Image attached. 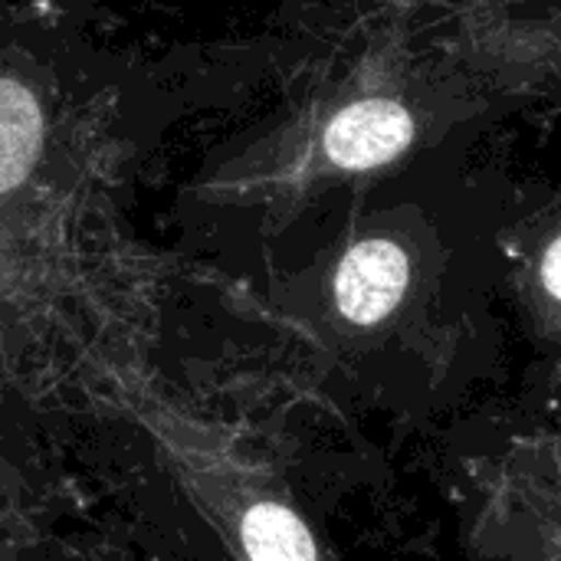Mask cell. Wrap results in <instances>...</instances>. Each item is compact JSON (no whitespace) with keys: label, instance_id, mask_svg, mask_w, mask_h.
<instances>
[{"label":"cell","instance_id":"3","mask_svg":"<svg viewBox=\"0 0 561 561\" xmlns=\"http://www.w3.org/2000/svg\"><path fill=\"white\" fill-rule=\"evenodd\" d=\"M43 141V118L33 92L0 79V191H13L33 168Z\"/></svg>","mask_w":561,"mask_h":561},{"label":"cell","instance_id":"4","mask_svg":"<svg viewBox=\"0 0 561 561\" xmlns=\"http://www.w3.org/2000/svg\"><path fill=\"white\" fill-rule=\"evenodd\" d=\"M243 542L253 561H316L309 529L283 506L260 503L243 519Z\"/></svg>","mask_w":561,"mask_h":561},{"label":"cell","instance_id":"5","mask_svg":"<svg viewBox=\"0 0 561 561\" xmlns=\"http://www.w3.org/2000/svg\"><path fill=\"white\" fill-rule=\"evenodd\" d=\"M559 243H552L549 247V253H546V289L559 299L561 296V283H559Z\"/></svg>","mask_w":561,"mask_h":561},{"label":"cell","instance_id":"1","mask_svg":"<svg viewBox=\"0 0 561 561\" xmlns=\"http://www.w3.org/2000/svg\"><path fill=\"white\" fill-rule=\"evenodd\" d=\"M411 138H414V122L398 102L365 99L342 108L332 118L325 131V148L339 168L365 171L391 161L398 151L411 145Z\"/></svg>","mask_w":561,"mask_h":561},{"label":"cell","instance_id":"2","mask_svg":"<svg viewBox=\"0 0 561 561\" xmlns=\"http://www.w3.org/2000/svg\"><path fill=\"white\" fill-rule=\"evenodd\" d=\"M408 256L388 240H365L352 247L335 276V299L342 316L358 325L385 319L404 296Z\"/></svg>","mask_w":561,"mask_h":561}]
</instances>
